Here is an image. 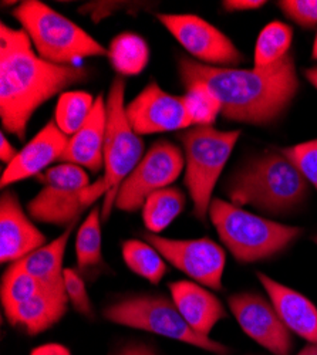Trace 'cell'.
<instances>
[{"label":"cell","instance_id":"obj_12","mask_svg":"<svg viewBox=\"0 0 317 355\" xmlns=\"http://www.w3.org/2000/svg\"><path fill=\"white\" fill-rule=\"evenodd\" d=\"M158 20L177 42L203 64L232 69L243 55L219 28L195 15H158Z\"/></svg>","mask_w":317,"mask_h":355},{"label":"cell","instance_id":"obj_21","mask_svg":"<svg viewBox=\"0 0 317 355\" xmlns=\"http://www.w3.org/2000/svg\"><path fill=\"white\" fill-rule=\"evenodd\" d=\"M74 225L66 227V232L53 242L42 246L24 259L19 260L23 268L31 273L44 290L55 294H67L65 288V270L63 260L69 239Z\"/></svg>","mask_w":317,"mask_h":355},{"label":"cell","instance_id":"obj_13","mask_svg":"<svg viewBox=\"0 0 317 355\" xmlns=\"http://www.w3.org/2000/svg\"><path fill=\"white\" fill-rule=\"evenodd\" d=\"M242 331L273 355H291L293 333L286 327L271 300L256 293H239L228 299Z\"/></svg>","mask_w":317,"mask_h":355},{"label":"cell","instance_id":"obj_10","mask_svg":"<svg viewBox=\"0 0 317 355\" xmlns=\"http://www.w3.org/2000/svg\"><path fill=\"white\" fill-rule=\"evenodd\" d=\"M184 166L185 157L180 148L166 139H160L121 184L115 199L117 209L124 212L141 209L151 193L175 182Z\"/></svg>","mask_w":317,"mask_h":355},{"label":"cell","instance_id":"obj_1","mask_svg":"<svg viewBox=\"0 0 317 355\" xmlns=\"http://www.w3.org/2000/svg\"><path fill=\"white\" fill-rule=\"evenodd\" d=\"M178 70L184 85H207L221 103V114L234 123H275L299 90L296 64L291 53L271 67L252 70L214 67L181 57Z\"/></svg>","mask_w":317,"mask_h":355},{"label":"cell","instance_id":"obj_27","mask_svg":"<svg viewBox=\"0 0 317 355\" xmlns=\"http://www.w3.org/2000/svg\"><path fill=\"white\" fill-rule=\"evenodd\" d=\"M101 209L93 208L87 219L83 222L76 238V259L80 272L96 268L103 261Z\"/></svg>","mask_w":317,"mask_h":355},{"label":"cell","instance_id":"obj_40","mask_svg":"<svg viewBox=\"0 0 317 355\" xmlns=\"http://www.w3.org/2000/svg\"><path fill=\"white\" fill-rule=\"evenodd\" d=\"M313 241H314V243H316V245H317V234H316V236H314V238H313Z\"/></svg>","mask_w":317,"mask_h":355},{"label":"cell","instance_id":"obj_15","mask_svg":"<svg viewBox=\"0 0 317 355\" xmlns=\"http://www.w3.org/2000/svg\"><path fill=\"white\" fill-rule=\"evenodd\" d=\"M46 243V236L27 218L17 196L5 192L0 199V261L16 263Z\"/></svg>","mask_w":317,"mask_h":355},{"label":"cell","instance_id":"obj_36","mask_svg":"<svg viewBox=\"0 0 317 355\" xmlns=\"http://www.w3.org/2000/svg\"><path fill=\"white\" fill-rule=\"evenodd\" d=\"M17 154L19 153L15 150L13 145L6 139L5 132H2V135H0V159H2L3 162L10 164L16 158Z\"/></svg>","mask_w":317,"mask_h":355},{"label":"cell","instance_id":"obj_28","mask_svg":"<svg viewBox=\"0 0 317 355\" xmlns=\"http://www.w3.org/2000/svg\"><path fill=\"white\" fill-rule=\"evenodd\" d=\"M43 290L42 284L19 261L12 263L3 275L2 290H0L3 310L33 299Z\"/></svg>","mask_w":317,"mask_h":355},{"label":"cell","instance_id":"obj_39","mask_svg":"<svg viewBox=\"0 0 317 355\" xmlns=\"http://www.w3.org/2000/svg\"><path fill=\"white\" fill-rule=\"evenodd\" d=\"M311 57L314 58V60H317V35H316V39H314V44H313V51H311Z\"/></svg>","mask_w":317,"mask_h":355},{"label":"cell","instance_id":"obj_32","mask_svg":"<svg viewBox=\"0 0 317 355\" xmlns=\"http://www.w3.org/2000/svg\"><path fill=\"white\" fill-rule=\"evenodd\" d=\"M279 9L292 21L303 28L317 26V0H283Z\"/></svg>","mask_w":317,"mask_h":355},{"label":"cell","instance_id":"obj_6","mask_svg":"<svg viewBox=\"0 0 317 355\" xmlns=\"http://www.w3.org/2000/svg\"><path fill=\"white\" fill-rule=\"evenodd\" d=\"M239 137L241 131L203 125L180 134L185 157V187L192 199L194 216L199 222H207L212 192Z\"/></svg>","mask_w":317,"mask_h":355},{"label":"cell","instance_id":"obj_37","mask_svg":"<svg viewBox=\"0 0 317 355\" xmlns=\"http://www.w3.org/2000/svg\"><path fill=\"white\" fill-rule=\"evenodd\" d=\"M296 355H317V343H307Z\"/></svg>","mask_w":317,"mask_h":355},{"label":"cell","instance_id":"obj_33","mask_svg":"<svg viewBox=\"0 0 317 355\" xmlns=\"http://www.w3.org/2000/svg\"><path fill=\"white\" fill-rule=\"evenodd\" d=\"M223 9L228 12H241V10H253L266 5L265 0H226L222 3Z\"/></svg>","mask_w":317,"mask_h":355},{"label":"cell","instance_id":"obj_29","mask_svg":"<svg viewBox=\"0 0 317 355\" xmlns=\"http://www.w3.org/2000/svg\"><path fill=\"white\" fill-rule=\"evenodd\" d=\"M187 94L182 97L192 127H212L221 114V103L209 88L200 83L185 85Z\"/></svg>","mask_w":317,"mask_h":355},{"label":"cell","instance_id":"obj_16","mask_svg":"<svg viewBox=\"0 0 317 355\" xmlns=\"http://www.w3.org/2000/svg\"><path fill=\"white\" fill-rule=\"evenodd\" d=\"M69 137L60 131L55 121H50L16 158L8 164L0 185L10 187L19 181L39 175L54 161H59L69 144Z\"/></svg>","mask_w":317,"mask_h":355},{"label":"cell","instance_id":"obj_22","mask_svg":"<svg viewBox=\"0 0 317 355\" xmlns=\"http://www.w3.org/2000/svg\"><path fill=\"white\" fill-rule=\"evenodd\" d=\"M184 208L185 195L180 188H162L151 193L144 202V225L148 232L158 234L182 214Z\"/></svg>","mask_w":317,"mask_h":355},{"label":"cell","instance_id":"obj_34","mask_svg":"<svg viewBox=\"0 0 317 355\" xmlns=\"http://www.w3.org/2000/svg\"><path fill=\"white\" fill-rule=\"evenodd\" d=\"M31 355H71L70 349L62 344L49 343L40 347H36Z\"/></svg>","mask_w":317,"mask_h":355},{"label":"cell","instance_id":"obj_11","mask_svg":"<svg viewBox=\"0 0 317 355\" xmlns=\"http://www.w3.org/2000/svg\"><path fill=\"white\" fill-rule=\"evenodd\" d=\"M142 238L154 246L168 263L198 284L215 291L222 290L226 253L216 242L208 238L191 241L168 239L151 232L142 233Z\"/></svg>","mask_w":317,"mask_h":355},{"label":"cell","instance_id":"obj_25","mask_svg":"<svg viewBox=\"0 0 317 355\" xmlns=\"http://www.w3.org/2000/svg\"><path fill=\"white\" fill-rule=\"evenodd\" d=\"M123 259L127 268L139 277L158 284L165 272L166 264L161 253L147 242L131 239L123 245Z\"/></svg>","mask_w":317,"mask_h":355},{"label":"cell","instance_id":"obj_8","mask_svg":"<svg viewBox=\"0 0 317 355\" xmlns=\"http://www.w3.org/2000/svg\"><path fill=\"white\" fill-rule=\"evenodd\" d=\"M104 317L114 324L181 341L216 355L229 352L225 344L194 331L175 303L162 295H135L120 300L104 310Z\"/></svg>","mask_w":317,"mask_h":355},{"label":"cell","instance_id":"obj_17","mask_svg":"<svg viewBox=\"0 0 317 355\" xmlns=\"http://www.w3.org/2000/svg\"><path fill=\"white\" fill-rule=\"evenodd\" d=\"M268 297L284 325L307 343H317V307L302 293L257 272Z\"/></svg>","mask_w":317,"mask_h":355},{"label":"cell","instance_id":"obj_3","mask_svg":"<svg viewBox=\"0 0 317 355\" xmlns=\"http://www.w3.org/2000/svg\"><path fill=\"white\" fill-rule=\"evenodd\" d=\"M309 182L282 153H265L249 159L229 178L223 191L239 208L252 206L266 215L295 211L309 195Z\"/></svg>","mask_w":317,"mask_h":355},{"label":"cell","instance_id":"obj_26","mask_svg":"<svg viewBox=\"0 0 317 355\" xmlns=\"http://www.w3.org/2000/svg\"><path fill=\"white\" fill-rule=\"evenodd\" d=\"M96 100L90 93L67 92L63 93L57 101L54 111V121L63 134L73 137L81 127L87 123L94 108Z\"/></svg>","mask_w":317,"mask_h":355},{"label":"cell","instance_id":"obj_4","mask_svg":"<svg viewBox=\"0 0 317 355\" xmlns=\"http://www.w3.org/2000/svg\"><path fill=\"white\" fill-rule=\"evenodd\" d=\"M221 242L241 263L271 259L289 248L303 229L250 214L228 200L214 198L208 214Z\"/></svg>","mask_w":317,"mask_h":355},{"label":"cell","instance_id":"obj_2","mask_svg":"<svg viewBox=\"0 0 317 355\" xmlns=\"http://www.w3.org/2000/svg\"><path fill=\"white\" fill-rule=\"evenodd\" d=\"M87 77L81 67L40 58L23 28L0 26V118L5 131L24 139L28 121L43 103Z\"/></svg>","mask_w":317,"mask_h":355},{"label":"cell","instance_id":"obj_9","mask_svg":"<svg viewBox=\"0 0 317 355\" xmlns=\"http://www.w3.org/2000/svg\"><path fill=\"white\" fill-rule=\"evenodd\" d=\"M126 81L115 78L110 87L107 100V131L104 142V185L105 196L101 219L107 220L115 206L121 184L144 158V144L132 130L124 105Z\"/></svg>","mask_w":317,"mask_h":355},{"label":"cell","instance_id":"obj_5","mask_svg":"<svg viewBox=\"0 0 317 355\" xmlns=\"http://www.w3.org/2000/svg\"><path fill=\"white\" fill-rule=\"evenodd\" d=\"M43 60L57 66H74L85 57L105 55L96 39L66 16L37 0H26L13 12Z\"/></svg>","mask_w":317,"mask_h":355},{"label":"cell","instance_id":"obj_14","mask_svg":"<svg viewBox=\"0 0 317 355\" xmlns=\"http://www.w3.org/2000/svg\"><path fill=\"white\" fill-rule=\"evenodd\" d=\"M126 112L132 130L138 135L192 127L182 97L165 93L154 81L126 107Z\"/></svg>","mask_w":317,"mask_h":355},{"label":"cell","instance_id":"obj_24","mask_svg":"<svg viewBox=\"0 0 317 355\" xmlns=\"http://www.w3.org/2000/svg\"><path fill=\"white\" fill-rule=\"evenodd\" d=\"M292 40L293 31L291 26L282 21H272L265 26L256 40L253 67L266 69L280 62L289 54Z\"/></svg>","mask_w":317,"mask_h":355},{"label":"cell","instance_id":"obj_18","mask_svg":"<svg viewBox=\"0 0 317 355\" xmlns=\"http://www.w3.org/2000/svg\"><path fill=\"white\" fill-rule=\"evenodd\" d=\"M169 291L181 315L199 334L209 337L215 325L228 315L216 295L198 283L174 282L169 284Z\"/></svg>","mask_w":317,"mask_h":355},{"label":"cell","instance_id":"obj_7","mask_svg":"<svg viewBox=\"0 0 317 355\" xmlns=\"http://www.w3.org/2000/svg\"><path fill=\"white\" fill-rule=\"evenodd\" d=\"M40 181L43 188L27 203V212L37 222L55 226L76 223L89 206L107 193L103 178L90 184L87 172L73 164L47 169Z\"/></svg>","mask_w":317,"mask_h":355},{"label":"cell","instance_id":"obj_38","mask_svg":"<svg viewBox=\"0 0 317 355\" xmlns=\"http://www.w3.org/2000/svg\"><path fill=\"white\" fill-rule=\"evenodd\" d=\"M305 76H306V78L309 80V83H310L314 88H317V67L307 69V70L305 71Z\"/></svg>","mask_w":317,"mask_h":355},{"label":"cell","instance_id":"obj_19","mask_svg":"<svg viewBox=\"0 0 317 355\" xmlns=\"http://www.w3.org/2000/svg\"><path fill=\"white\" fill-rule=\"evenodd\" d=\"M107 131V103L98 96L94 108L81 130L70 137L63 155L62 164H73L97 173L104 168V142Z\"/></svg>","mask_w":317,"mask_h":355},{"label":"cell","instance_id":"obj_30","mask_svg":"<svg viewBox=\"0 0 317 355\" xmlns=\"http://www.w3.org/2000/svg\"><path fill=\"white\" fill-rule=\"evenodd\" d=\"M283 154L298 166L306 181L317 189V139L286 148Z\"/></svg>","mask_w":317,"mask_h":355},{"label":"cell","instance_id":"obj_31","mask_svg":"<svg viewBox=\"0 0 317 355\" xmlns=\"http://www.w3.org/2000/svg\"><path fill=\"white\" fill-rule=\"evenodd\" d=\"M65 288L67 293L69 302L71 303L76 311L87 317L93 315V306L87 288H85L81 276L74 269L67 268L65 270Z\"/></svg>","mask_w":317,"mask_h":355},{"label":"cell","instance_id":"obj_20","mask_svg":"<svg viewBox=\"0 0 317 355\" xmlns=\"http://www.w3.org/2000/svg\"><path fill=\"white\" fill-rule=\"evenodd\" d=\"M69 303L67 294L43 290L33 299L6 309L5 314L13 327L22 329L31 336H37L65 317Z\"/></svg>","mask_w":317,"mask_h":355},{"label":"cell","instance_id":"obj_23","mask_svg":"<svg viewBox=\"0 0 317 355\" xmlns=\"http://www.w3.org/2000/svg\"><path fill=\"white\" fill-rule=\"evenodd\" d=\"M111 67L123 76H138L148 64L150 49L147 42L135 33L115 36L108 47Z\"/></svg>","mask_w":317,"mask_h":355},{"label":"cell","instance_id":"obj_35","mask_svg":"<svg viewBox=\"0 0 317 355\" xmlns=\"http://www.w3.org/2000/svg\"><path fill=\"white\" fill-rule=\"evenodd\" d=\"M114 355H158V352L147 344H130Z\"/></svg>","mask_w":317,"mask_h":355}]
</instances>
